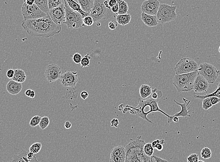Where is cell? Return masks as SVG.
I'll return each mask as SVG.
<instances>
[{
  "mask_svg": "<svg viewBox=\"0 0 220 162\" xmlns=\"http://www.w3.org/2000/svg\"><path fill=\"white\" fill-rule=\"evenodd\" d=\"M22 26L29 35L44 38L52 37L61 31V26L55 24L48 14L39 19L24 20Z\"/></svg>",
  "mask_w": 220,
  "mask_h": 162,
  "instance_id": "obj_1",
  "label": "cell"
},
{
  "mask_svg": "<svg viewBox=\"0 0 220 162\" xmlns=\"http://www.w3.org/2000/svg\"><path fill=\"white\" fill-rule=\"evenodd\" d=\"M158 101L159 100H155L151 98L145 100L141 98L138 99V104L137 106L133 107L129 105L124 106V105L121 104L118 106V110L122 111L123 113L129 112L130 114L136 115L149 122L153 124V122L148 119L147 117L148 115L152 112H160L168 118L171 117L160 109L158 105Z\"/></svg>",
  "mask_w": 220,
  "mask_h": 162,
  "instance_id": "obj_2",
  "label": "cell"
},
{
  "mask_svg": "<svg viewBox=\"0 0 220 162\" xmlns=\"http://www.w3.org/2000/svg\"><path fill=\"white\" fill-rule=\"evenodd\" d=\"M138 137L137 139L130 142L125 146V162H153L152 156H148L143 150L145 142Z\"/></svg>",
  "mask_w": 220,
  "mask_h": 162,
  "instance_id": "obj_3",
  "label": "cell"
},
{
  "mask_svg": "<svg viewBox=\"0 0 220 162\" xmlns=\"http://www.w3.org/2000/svg\"><path fill=\"white\" fill-rule=\"evenodd\" d=\"M198 75V71L181 75H176L173 84L179 92H188L193 90L194 83Z\"/></svg>",
  "mask_w": 220,
  "mask_h": 162,
  "instance_id": "obj_4",
  "label": "cell"
},
{
  "mask_svg": "<svg viewBox=\"0 0 220 162\" xmlns=\"http://www.w3.org/2000/svg\"><path fill=\"white\" fill-rule=\"evenodd\" d=\"M63 2L65 9V21L64 24L66 25L68 29L82 28L84 26L83 18L82 15L71 9L68 4L66 0H63Z\"/></svg>",
  "mask_w": 220,
  "mask_h": 162,
  "instance_id": "obj_5",
  "label": "cell"
},
{
  "mask_svg": "<svg viewBox=\"0 0 220 162\" xmlns=\"http://www.w3.org/2000/svg\"><path fill=\"white\" fill-rule=\"evenodd\" d=\"M105 0H95L93 8L90 12L94 22H98L102 20L109 19L114 16L111 9L107 8L104 4Z\"/></svg>",
  "mask_w": 220,
  "mask_h": 162,
  "instance_id": "obj_6",
  "label": "cell"
},
{
  "mask_svg": "<svg viewBox=\"0 0 220 162\" xmlns=\"http://www.w3.org/2000/svg\"><path fill=\"white\" fill-rule=\"evenodd\" d=\"M176 9V6H172L166 3L160 4L156 15L158 24H165L175 20L178 16Z\"/></svg>",
  "mask_w": 220,
  "mask_h": 162,
  "instance_id": "obj_7",
  "label": "cell"
},
{
  "mask_svg": "<svg viewBox=\"0 0 220 162\" xmlns=\"http://www.w3.org/2000/svg\"><path fill=\"white\" fill-rule=\"evenodd\" d=\"M198 68V64L194 59L183 58L177 63L174 70L176 75H181L197 71Z\"/></svg>",
  "mask_w": 220,
  "mask_h": 162,
  "instance_id": "obj_8",
  "label": "cell"
},
{
  "mask_svg": "<svg viewBox=\"0 0 220 162\" xmlns=\"http://www.w3.org/2000/svg\"><path fill=\"white\" fill-rule=\"evenodd\" d=\"M197 71L199 75L203 76L211 84L214 83L219 75L216 68L206 62L200 64Z\"/></svg>",
  "mask_w": 220,
  "mask_h": 162,
  "instance_id": "obj_9",
  "label": "cell"
},
{
  "mask_svg": "<svg viewBox=\"0 0 220 162\" xmlns=\"http://www.w3.org/2000/svg\"><path fill=\"white\" fill-rule=\"evenodd\" d=\"M21 13L24 17V20L39 19L48 15L43 12L35 4L28 5L25 2L22 5Z\"/></svg>",
  "mask_w": 220,
  "mask_h": 162,
  "instance_id": "obj_10",
  "label": "cell"
},
{
  "mask_svg": "<svg viewBox=\"0 0 220 162\" xmlns=\"http://www.w3.org/2000/svg\"><path fill=\"white\" fill-rule=\"evenodd\" d=\"M48 15L52 21L58 25H61L65 21V9L64 2L58 7L51 9Z\"/></svg>",
  "mask_w": 220,
  "mask_h": 162,
  "instance_id": "obj_11",
  "label": "cell"
},
{
  "mask_svg": "<svg viewBox=\"0 0 220 162\" xmlns=\"http://www.w3.org/2000/svg\"><path fill=\"white\" fill-rule=\"evenodd\" d=\"M60 83L65 87H74L78 82V76L76 71H66L61 75Z\"/></svg>",
  "mask_w": 220,
  "mask_h": 162,
  "instance_id": "obj_12",
  "label": "cell"
},
{
  "mask_svg": "<svg viewBox=\"0 0 220 162\" xmlns=\"http://www.w3.org/2000/svg\"><path fill=\"white\" fill-rule=\"evenodd\" d=\"M44 75L49 83L56 82L60 79L61 75V68L55 64L48 65L45 69Z\"/></svg>",
  "mask_w": 220,
  "mask_h": 162,
  "instance_id": "obj_13",
  "label": "cell"
},
{
  "mask_svg": "<svg viewBox=\"0 0 220 162\" xmlns=\"http://www.w3.org/2000/svg\"><path fill=\"white\" fill-rule=\"evenodd\" d=\"M160 3L158 0H146L141 4L142 12L150 15H156Z\"/></svg>",
  "mask_w": 220,
  "mask_h": 162,
  "instance_id": "obj_14",
  "label": "cell"
},
{
  "mask_svg": "<svg viewBox=\"0 0 220 162\" xmlns=\"http://www.w3.org/2000/svg\"><path fill=\"white\" fill-rule=\"evenodd\" d=\"M125 148L118 145L114 147L110 152V162H125Z\"/></svg>",
  "mask_w": 220,
  "mask_h": 162,
  "instance_id": "obj_15",
  "label": "cell"
},
{
  "mask_svg": "<svg viewBox=\"0 0 220 162\" xmlns=\"http://www.w3.org/2000/svg\"><path fill=\"white\" fill-rule=\"evenodd\" d=\"M183 100L184 101V103H179V102H177L176 100H173L174 102L181 107V111L180 112L176 113L173 116H171L170 118H168V123H171L172 122V119L174 117H184V118H186L187 117H190L191 115L189 114L190 112H191V111H189L190 107L188 108L187 106L190 103L191 101L190 100H188L187 99L185 98H183Z\"/></svg>",
  "mask_w": 220,
  "mask_h": 162,
  "instance_id": "obj_16",
  "label": "cell"
},
{
  "mask_svg": "<svg viewBox=\"0 0 220 162\" xmlns=\"http://www.w3.org/2000/svg\"><path fill=\"white\" fill-rule=\"evenodd\" d=\"M209 84L208 82L203 76L198 74L195 80L193 90L197 93H207Z\"/></svg>",
  "mask_w": 220,
  "mask_h": 162,
  "instance_id": "obj_17",
  "label": "cell"
},
{
  "mask_svg": "<svg viewBox=\"0 0 220 162\" xmlns=\"http://www.w3.org/2000/svg\"><path fill=\"white\" fill-rule=\"evenodd\" d=\"M28 152L22 150L17 154L14 155L10 162H39L35 156L33 159H29L27 157Z\"/></svg>",
  "mask_w": 220,
  "mask_h": 162,
  "instance_id": "obj_18",
  "label": "cell"
},
{
  "mask_svg": "<svg viewBox=\"0 0 220 162\" xmlns=\"http://www.w3.org/2000/svg\"><path fill=\"white\" fill-rule=\"evenodd\" d=\"M23 89L22 83L17 82L13 80H10L6 85V90L8 93L12 95H17Z\"/></svg>",
  "mask_w": 220,
  "mask_h": 162,
  "instance_id": "obj_19",
  "label": "cell"
},
{
  "mask_svg": "<svg viewBox=\"0 0 220 162\" xmlns=\"http://www.w3.org/2000/svg\"><path fill=\"white\" fill-rule=\"evenodd\" d=\"M141 17L143 23L149 27L156 26L158 25L156 15H149L142 12Z\"/></svg>",
  "mask_w": 220,
  "mask_h": 162,
  "instance_id": "obj_20",
  "label": "cell"
},
{
  "mask_svg": "<svg viewBox=\"0 0 220 162\" xmlns=\"http://www.w3.org/2000/svg\"><path fill=\"white\" fill-rule=\"evenodd\" d=\"M66 1L70 8L74 11L81 14L83 18L90 16V13L83 11L80 6V4L75 1L74 0H66Z\"/></svg>",
  "mask_w": 220,
  "mask_h": 162,
  "instance_id": "obj_21",
  "label": "cell"
},
{
  "mask_svg": "<svg viewBox=\"0 0 220 162\" xmlns=\"http://www.w3.org/2000/svg\"><path fill=\"white\" fill-rule=\"evenodd\" d=\"M77 1L83 11L90 13L94 5L95 0H77Z\"/></svg>",
  "mask_w": 220,
  "mask_h": 162,
  "instance_id": "obj_22",
  "label": "cell"
},
{
  "mask_svg": "<svg viewBox=\"0 0 220 162\" xmlns=\"http://www.w3.org/2000/svg\"><path fill=\"white\" fill-rule=\"evenodd\" d=\"M11 80L16 81L17 82L22 83L26 80V75L23 69L17 68L15 69L14 77Z\"/></svg>",
  "mask_w": 220,
  "mask_h": 162,
  "instance_id": "obj_23",
  "label": "cell"
},
{
  "mask_svg": "<svg viewBox=\"0 0 220 162\" xmlns=\"http://www.w3.org/2000/svg\"><path fill=\"white\" fill-rule=\"evenodd\" d=\"M139 93L141 98L145 99L151 95L152 88L148 84H142L140 88Z\"/></svg>",
  "mask_w": 220,
  "mask_h": 162,
  "instance_id": "obj_24",
  "label": "cell"
},
{
  "mask_svg": "<svg viewBox=\"0 0 220 162\" xmlns=\"http://www.w3.org/2000/svg\"><path fill=\"white\" fill-rule=\"evenodd\" d=\"M116 19L118 24L125 26L129 24L131 20V16L129 14L118 15L116 17Z\"/></svg>",
  "mask_w": 220,
  "mask_h": 162,
  "instance_id": "obj_25",
  "label": "cell"
},
{
  "mask_svg": "<svg viewBox=\"0 0 220 162\" xmlns=\"http://www.w3.org/2000/svg\"><path fill=\"white\" fill-rule=\"evenodd\" d=\"M34 4L38 6L40 10L45 14H48L49 9L48 8V0H34Z\"/></svg>",
  "mask_w": 220,
  "mask_h": 162,
  "instance_id": "obj_26",
  "label": "cell"
},
{
  "mask_svg": "<svg viewBox=\"0 0 220 162\" xmlns=\"http://www.w3.org/2000/svg\"><path fill=\"white\" fill-rule=\"evenodd\" d=\"M118 15L127 14L128 11V6L127 2L124 0H118Z\"/></svg>",
  "mask_w": 220,
  "mask_h": 162,
  "instance_id": "obj_27",
  "label": "cell"
},
{
  "mask_svg": "<svg viewBox=\"0 0 220 162\" xmlns=\"http://www.w3.org/2000/svg\"><path fill=\"white\" fill-rule=\"evenodd\" d=\"M211 97H216L220 98V88L217 87V89L215 90V91L209 94H206V95H194V98H195L201 99H204L206 98H210Z\"/></svg>",
  "mask_w": 220,
  "mask_h": 162,
  "instance_id": "obj_28",
  "label": "cell"
},
{
  "mask_svg": "<svg viewBox=\"0 0 220 162\" xmlns=\"http://www.w3.org/2000/svg\"><path fill=\"white\" fill-rule=\"evenodd\" d=\"M143 150L146 155L151 157L154 153V148L152 146L151 143H145L143 148Z\"/></svg>",
  "mask_w": 220,
  "mask_h": 162,
  "instance_id": "obj_29",
  "label": "cell"
},
{
  "mask_svg": "<svg viewBox=\"0 0 220 162\" xmlns=\"http://www.w3.org/2000/svg\"><path fill=\"white\" fill-rule=\"evenodd\" d=\"M201 157L203 159H207L210 158L212 156L211 150L208 147H204L202 149L200 152Z\"/></svg>",
  "mask_w": 220,
  "mask_h": 162,
  "instance_id": "obj_30",
  "label": "cell"
},
{
  "mask_svg": "<svg viewBox=\"0 0 220 162\" xmlns=\"http://www.w3.org/2000/svg\"><path fill=\"white\" fill-rule=\"evenodd\" d=\"M41 143L40 142H36L31 146L29 148V151L33 152V153L35 154L38 153L41 151Z\"/></svg>",
  "mask_w": 220,
  "mask_h": 162,
  "instance_id": "obj_31",
  "label": "cell"
},
{
  "mask_svg": "<svg viewBox=\"0 0 220 162\" xmlns=\"http://www.w3.org/2000/svg\"><path fill=\"white\" fill-rule=\"evenodd\" d=\"M163 95V92L161 90H158L156 88H155L154 90H152L151 98L155 100H160Z\"/></svg>",
  "mask_w": 220,
  "mask_h": 162,
  "instance_id": "obj_32",
  "label": "cell"
},
{
  "mask_svg": "<svg viewBox=\"0 0 220 162\" xmlns=\"http://www.w3.org/2000/svg\"><path fill=\"white\" fill-rule=\"evenodd\" d=\"M49 124L50 120L48 117V116H44L42 117L39 125L42 130H44L48 126Z\"/></svg>",
  "mask_w": 220,
  "mask_h": 162,
  "instance_id": "obj_33",
  "label": "cell"
},
{
  "mask_svg": "<svg viewBox=\"0 0 220 162\" xmlns=\"http://www.w3.org/2000/svg\"><path fill=\"white\" fill-rule=\"evenodd\" d=\"M91 59V57L89 56V53H87L82 58L81 60V64L82 68L87 67L90 66V60Z\"/></svg>",
  "mask_w": 220,
  "mask_h": 162,
  "instance_id": "obj_34",
  "label": "cell"
},
{
  "mask_svg": "<svg viewBox=\"0 0 220 162\" xmlns=\"http://www.w3.org/2000/svg\"><path fill=\"white\" fill-rule=\"evenodd\" d=\"M41 118V117L39 115H36L33 117L30 122V126L34 128V127H36L37 125H39V124H40Z\"/></svg>",
  "mask_w": 220,
  "mask_h": 162,
  "instance_id": "obj_35",
  "label": "cell"
},
{
  "mask_svg": "<svg viewBox=\"0 0 220 162\" xmlns=\"http://www.w3.org/2000/svg\"><path fill=\"white\" fill-rule=\"evenodd\" d=\"M213 106L212 104L210 101V98H206L203 99V104H202V107L203 109L205 110H207L208 109H210V108H211Z\"/></svg>",
  "mask_w": 220,
  "mask_h": 162,
  "instance_id": "obj_36",
  "label": "cell"
},
{
  "mask_svg": "<svg viewBox=\"0 0 220 162\" xmlns=\"http://www.w3.org/2000/svg\"><path fill=\"white\" fill-rule=\"evenodd\" d=\"M94 20L92 17L90 16H87L83 18V23L84 26H90L93 25L94 24Z\"/></svg>",
  "mask_w": 220,
  "mask_h": 162,
  "instance_id": "obj_37",
  "label": "cell"
},
{
  "mask_svg": "<svg viewBox=\"0 0 220 162\" xmlns=\"http://www.w3.org/2000/svg\"><path fill=\"white\" fill-rule=\"evenodd\" d=\"M187 162H198L199 160V157L198 154H191L188 156Z\"/></svg>",
  "mask_w": 220,
  "mask_h": 162,
  "instance_id": "obj_38",
  "label": "cell"
},
{
  "mask_svg": "<svg viewBox=\"0 0 220 162\" xmlns=\"http://www.w3.org/2000/svg\"><path fill=\"white\" fill-rule=\"evenodd\" d=\"M82 56L78 52H76L73 55L72 60L76 64H80L82 59Z\"/></svg>",
  "mask_w": 220,
  "mask_h": 162,
  "instance_id": "obj_39",
  "label": "cell"
},
{
  "mask_svg": "<svg viewBox=\"0 0 220 162\" xmlns=\"http://www.w3.org/2000/svg\"><path fill=\"white\" fill-rule=\"evenodd\" d=\"M25 94L26 96L28 97L33 98L35 97V92L31 89H28L25 92Z\"/></svg>",
  "mask_w": 220,
  "mask_h": 162,
  "instance_id": "obj_40",
  "label": "cell"
},
{
  "mask_svg": "<svg viewBox=\"0 0 220 162\" xmlns=\"http://www.w3.org/2000/svg\"><path fill=\"white\" fill-rule=\"evenodd\" d=\"M109 28L110 30H114L118 27V23L114 20L110 21L108 24Z\"/></svg>",
  "mask_w": 220,
  "mask_h": 162,
  "instance_id": "obj_41",
  "label": "cell"
},
{
  "mask_svg": "<svg viewBox=\"0 0 220 162\" xmlns=\"http://www.w3.org/2000/svg\"><path fill=\"white\" fill-rule=\"evenodd\" d=\"M15 74V70L12 69H10L8 70L6 73V75L8 79H11L14 77Z\"/></svg>",
  "mask_w": 220,
  "mask_h": 162,
  "instance_id": "obj_42",
  "label": "cell"
},
{
  "mask_svg": "<svg viewBox=\"0 0 220 162\" xmlns=\"http://www.w3.org/2000/svg\"><path fill=\"white\" fill-rule=\"evenodd\" d=\"M210 101L213 106L216 105L218 103H220V98L216 97H210Z\"/></svg>",
  "mask_w": 220,
  "mask_h": 162,
  "instance_id": "obj_43",
  "label": "cell"
},
{
  "mask_svg": "<svg viewBox=\"0 0 220 162\" xmlns=\"http://www.w3.org/2000/svg\"><path fill=\"white\" fill-rule=\"evenodd\" d=\"M153 159H154L156 162H168V161L165 159H163L161 157H158L156 156L153 155L152 156Z\"/></svg>",
  "mask_w": 220,
  "mask_h": 162,
  "instance_id": "obj_44",
  "label": "cell"
},
{
  "mask_svg": "<svg viewBox=\"0 0 220 162\" xmlns=\"http://www.w3.org/2000/svg\"><path fill=\"white\" fill-rule=\"evenodd\" d=\"M111 127H115V128H118V125H119V121H118V120L117 119H116V118L113 119V120H112V121H111Z\"/></svg>",
  "mask_w": 220,
  "mask_h": 162,
  "instance_id": "obj_45",
  "label": "cell"
},
{
  "mask_svg": "<svg viewBox=\"0 0 220 162\" xmlns=\"http://www.w3.org/2000/svg\"><path fill=\"white\" fill-rule=\"evenodd\" d=\"M80 96L82 99H83V100H85L89 97V93L87 91H83L81 92Z\"/></svg>",
  "mask_w": 220,
  "mask_h": 162,
  "instance_id": "obj_46",
  "label": "cell"
},
{
  "mask_svg": "<svg viewBox=\"0 0 220 162\" xmlns=\"http://www.w3.org/2000/svg\"><path fill=\"white\" fill-rule=\"evenodd\" d=\"M111 10L112 12L114 14H118V3H117L114 7L111 8Z\"/></svg>",
  "mask_w": 220,
  "mask_h": 162,
  "instance_id": "obj_47",
  "label": "cell"
},
{
  "mask_svg": "<svg viewBox=\"0 0 220 162\" xmlns=\"http://www.w3.org/2000/svg\"><path fill=\"white\" fill-rule=\"evenodd\" d=\"M109 5L111 8L114 7L117 3H118V0H109L108 2Z\"/></svg>",
  "mask_w": 220,
  "mask_h": 162,
  "instance_id": "obj_48",
  "label": "cell"
},
{
  "mask_svg": "<svg viewBox=\"0 0 220 162\" xmlns=\"http://www.w3.org/2000/svg\"><path fill=\"white\" fill-rule=\"evenodd\" d=\"M156 148V149H157V150L159 151H162L163 148H164V146H163V145L161 144V142H160V143H158V144L155 146V148Z\"/></svg>",
  "mask_w": 220,
  "mask_h": 162,
  "instance_id": "obj_49",
  "label": "cell"
},
{
  "mask_svg": "<svg viewBox=\"0 0 220 162\" xmlns=\"http://www.w3.org/2000/svg\"><path fill=\"white\" fill-rule=\"evenodd\" d=\"M64 127L65 128V129H70L72 127V124L69 121H67L65 124H64Z\"/></svg>",
  "mask_w": 220,
  "mask_h": 162,
  "instance_id": "obj_50",
  "label": "cell"
},
{
  "mask_svg": "<svg viewBox=\"0 0 220 162\" xmlns=\"http://www.w3.org/2000/svg\"><path fill=\"white\" fill-rule=\"evenodd\" d=\"M160 142H161V140H156L153 141L151 142V145H152L153 147L155 148V146H156L158 143H160Z\"/></svg>",
  "mask_w": 220,
  "mask_h": 162,
  "instance_id": "obj_51",
  "label": "cell"
},
{
  "mask_svg": "<svg viewBox=\"0 0 220 162\" xmlns=\"http://www.w3.org/2000/svg\"><path fill=\"white\" fill-rule=\"evenodd\" d=\"M34 0H24V2L28 5H32L34 4Z\"/></svg>",
  "mask_w": 220,
  "mask_h": 162,
  "instance_id": "obj_52",
  "label": "cell"
},
{
  "mask_svg": "<svg viewBox=\"0 0 220 162\" xmlns=\"http://www.w3.org/2000/svg\"><path fill=\"white\" fill-rule=\"evenodd\" d=\"M172 121L174 122L178 123L179 122V119L178 117H174L172 119Z\"/></svg>",
  "mask_w": 220,
  "mask_h": 162,
  "instance_id": "obj_53",
  "label": "cell"
},
{
  "mask_svg": "<svg viewBox=\"0 0 220 162\" xmlns=\"http://www.w3.org/2000/svg\"><path fill=\"white\" fill-rule=\"evenodd\" d=\"M218 72L219 75H220V70H218ZM217 87L220 88V82H219V83H218V86H217Z\"/></svg>",
  "mask_w": 220,
  "mask_h": 162,
  "instance_id": "obj_54",
  "label": "cell"
},
{
  "mask_svg": "<svg viewBox=\"0 0 220 162\" xmlns=\"http://www.w3.org/2000/svg\"><path fill=\"white\" fill-rule=\"evenodd\" d=\"M198 162H205V161H203V160H199Z\"/></svg>",
  "mask_w": 220,
  "mask_h": 162,
  "instance_id": "obj_55",
  "label": "cell"
},
{
  "mask_svg": "<svg viewBox=\"0 0 220 162\" xmlns=\"http://www.w3.org/2000/svg\"><path fill=\"white\" fill-rule=\"evenodd\" d=\"M218 51H219V53H220V45L219 46V48H218Z\"/></svg>",
  "mask_w": 220,
  "mask_h": 162,
  "instance_id": "obj_56",
  "label": "cell"
},
{
  "mask_svg": "<svg viewBox=\"0 0 220 162\" xmlns=\"http://www.w3.org/2000/svg\"><path fill=\"white\" fill-rule=\"evenodd\" d=\"M97 25L100 26V25H101L100 23H99V24H98V23H97Z\"/></svg>",
  "mask_w": 220,
  "mask_h": 162,
  "instance_id": "obj_57",
  "label": "cell"
}]
</instances>
